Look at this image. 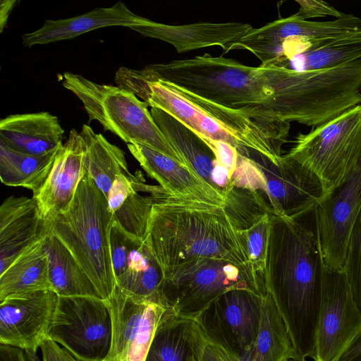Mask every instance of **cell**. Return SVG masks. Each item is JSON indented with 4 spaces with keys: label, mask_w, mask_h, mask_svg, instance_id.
<instances>
[{
    "label": "cell",
    "mask_w": 361,
    "mask_h": 361,
    "mask_svg": "<svg viewBox=\"0 0 361 361\" xmlns=\"http://www.w3.org/2000/svg\"><path fill=\"white\" fill-rule=\"evenodd\" d=\"M317 205L293 217L271 216L266 287L288 329L295 361L316 358L325 267Z\"/></svg>",
    "instance_id": "6da1fadb"
},
{
    "label": "cell",
    "mask_w": 361,
    "mask_h": 361,
    "mask_svg": "<svg viewBox=\"0 0 361 361\" xmlns=\"http://www.w3.org/2000/svg\"><path fill=\"white\" fill-rule=\"evenodd\" d=\"M145 238L164 274L197 258L228 260L254 273L243 237L221 205L153 195Z\"/></svg>",
    "instance_id": "7a4b0ae2"
},
{
    "label": "cell",
    "mask_w": 361,
    "mask_h": 361,
    "mask_svg": "<svg viewBox=\"0 0 361 361\" xmlns=\"http://www.w3.org/2000/svg\"><path fill=\"white\" fill-rule=\"evenodd\" d=\"M114 221L105 196L83 166L69 207L47 224V231L71 252L103 300L116 286L109 242Z\"/></svg>",
    "instance_id": "3957f363"
},
{
    "label": "cell",
    "mask_w": 361,
    "mask_h": 361,
    "mask_svg": "<svg viewBox=\"0 0 361 361\" xmlns=\"http://www.w3.org/2000/svg\"><path fill=\"white\" fill-rule=\"evenodd\" d=\"M61 85L82 103L90 121H97L127 144L154 149L187 167L154 123L148 104L118 86L96 83L81 75L65 72ZM188 168V167H187Z\"/></svg>",
    "instance_id": "277c9868"
},
{
    "label": "cell",
    "mask_w": 361,
    "mask_h": 361,
    "mask_svg": "<svg viewBox=\"0 0 361 361\" xmlns=\"http://www.w3.org/2000/svg\"><path fill=\"white\" fill-rule=\"evenodd\" d=\"M236 288L267 293L252 271L225 259L197 258L164 274L160 304L177 317L195 319L219 296Z\"/></svg>",
    "instance_id": "5b68a950"
},
{
    "label": "cell",
    "mask_w": 361,
    "mask_h": 361,
    "mask_svg": "<svg viewBox=\"0 0 361 361\" xmlns=\"http://www.w3.org/2000/svg\"><path fill=\"white\" fill-rule=\"evenodd\" d=\"M286 155L313 171L328 192L361 157V104L308 133H299Z\"/></svg>",
    "instance_id": "8992f818"
},
{
    "label": "cell",
    "mask_w": 361,
    "mask_h": 361,
    "mask_svg": "<svg viewBox=\"0 0 361 361\" xmlns=\"http://www.w3.org/2000/svg\"><path fill=\"white\" fill-rule=\"evenodd\" d=\"M78 361H104L111 344V321L105 300L59 296L47 334Z\"/></svg>",
    "instance_id": "52a82bcc"
},
{
    "label": "cell",
    "mask_w": 361,
    "mask_h": 361,
    "mask_svg": "<svg viewBox=\"0 0 361 361\" xmlns=\"http://www.w3.org/2000/svg\"><path fill=\"white\" fill-rule=\"evenodd\" d=\"M360 33L361 18L353 14L343 13L335 20L324 22L302 20L293 14L259 28L252 27L244 36L230 43L226 51L245 49L255 54L261 61V65L269 66L277 47L288 37L300 39L304 53Z\"/></svg>",
    "instance_id": "ba28073f"
},
{
    "label": "cell",
    "mask_w": 361,
    "mask_h": 361,
    "mask_svg": "<svg viewBox=\"0 0 361 361\" xmlns=\"http://www.w3.org/2000/svg\"><path fill=\"white\" fill-rule=\"evenodd\" d=\"M264 296L250 289L230 290L212 302L195 320L214 342L241 361H250Z\"/></svg>",
    "instance_id": "9c48e42d"
},
{
    "label": "cell",
    "mask_w": 361,
    "mask_h": 361,
    "mask_svg": "<svg viewBox=\"0 0 361 361\" xmlns=\"http://www.w3.org/2000/svg\"><path fill=\"white\" fill-rule=\"evenodd\" d=\"M360 329L361 311L343 270L325 264L314 361H335Z\"/></svg>",
    "instance_id": "30bf717a"
},
{
    "label": "cell",
    "mask_w": 361,
    "mask_h": 361,
    "mask_svg": "<svg viewBox=\"0 0 361 361\" xmlns=\"http://www.w3.org/2000/svg\"><path fill=\"white\" fill-rule=\"evenodd\" d=\"M247 158L264 177L266 198L274 215L293 217L317 205L326 193L313 171L286 154L276 164L255 152H250Z\"/></svg>",
    "instance_id": "8fae6325"
},
{
    "label": "cell",
    "mask_w": 361,
    "mask_h": 361,
    "mask_svg": "<svg viewBox=\"0 0 361 361\" xmlns=\"http://www.w3.org/2000/svg\"><path fill=\"white\" fill-rule=\"evenodd\" d=\"M59 295L42 290L9 295L0 301V344L18 348L27 361H39L37 350L47 339Z\"/></svg>",
    "instance_id": "7c38bea8"
},
{
    "label": "cell",
    "mask_w": 361,
    "mask_h": 361,
    "mask_svg": "<svg viewBox=\"0 0 361 361\" xmlns=\"http://www.w3.org/2000/svg\"><path fill=\"white\" fill-rule=\"evenodd\" d=\"M361 207V157L355 166L317 205L325 264L343 269L348 238Z\"/></svg>",
    "instance_id": "4fadbf2b"
},
{
    "label": "cell",
    "mask_w": 361,
    "mask_h": 361,
    "mask_svg": "<svg viewBox=\"0 0 361 361\" xmlns=\"http://www.w3.org/2000/svg\"><path fill=\"white\" fill-rule=\"evenodd\" d=\"M109 242L116 286L130 295L160 304L164 273L146 238L128 233L114 221Z\"/></svg>",
    "instance_id": "5bb4252c"
},
{
    "label": "cell",
    "mask_w": 361,
    "mask_h": 361,
    "mask_svg": "<svg viewBox=\"0 0 361 361\" xmlns=\"http://www.w3.org/2000/svg\"><path fill=\"white\" fill-rule=\"evenodd\" d=\"M152 118L185 166L226 198L233 185L228 171L208 145L192 130L166 112L152 107Z\"/></svg>",
    "instance_id": "9a60e30c"
},
{
    "label": "cell",
    "mask_w": 361,
    "mask_h": 361,
    "mask_svg": "<svg viewBox=\"0 0 361 361\" xmlns=\"http://www.w3.org/2000/svg\"><path fill=\"white\" fill-rule=\"evenodd\" d=\"M85 146L76 130L70 131L59 149L51 171L42 186L33 192L46 224L65 211L71 203L84 166Z\"/></svg>",
    "instance_id": "2e32d148"
},
{
    "label": "cell",
    "mask_w": 361,
    "mask_h": 361,
    "mask_svg": "<svg viewBox=\"0 0 361 361\" xmlns=\"http://www.w3.org/2000/svg\"><path fill=\"white\" fill-rule=\"evenodd\" d=\"M47 232L35 199L24 196L5 199L0 206V274Z\"/></svg>",
    "instance_id": "e0dca14e"
},
{
    "label": "cell",
    "mask_w": 361,
    "mask_h": 361,
    "mask_svg": "<svg viewBox=\"0 0 361 361\" xmlns=\"http://www.w3.org/2000/svg\"><path fill=\"white\" fill-rule=\"evenodd\" d=\"M102 192L114 221L128 233L145 238L153 195L166 191L129 171L117 175Z\"/></svg>",
    "instance_id": "ac0fdd59"
},
{
    "label": "cell",
    "mask_w": 361,
    "mask_h": 361,
    "mask_svg": "<svg viewBox=\"0 0 361 361\" xmlns=\"http://www.w3.org/2000/svg\"><path fill=\"white\" fill-rule=\"evenodd\" d=\"M145 37L164 41L178 53L212 46L223 50L228 44L247 34L252 26L243 23H196L171 25L147 18L143 23L128 27Z\"/></svg>",
    "instance_id": "d6986e66"
},
{
    "label": "cell",
    "mask_w": 361,
    "mask_h": 361,
    "mask_svg": "<svg viewBox=\"0 0 361 361\" xmlns=\"http://www.w3.org/2000/svg\"><path fill=\"white\" fill-rule=\"evenodd\" d=\"M127 147L147 173L168 193L224 206L226 198L187 167L147 146L127 144Z\"/></svg>",
    "instance_id": "ffe728a7"
},
{
    "label": "cell",
    "mask_w": 361,
    "mask_h": 361,
    "mask_svg": "<svg viewBox=\"0 0 361 361\" xmlns=\"http://www.w3.org/2000/svg\"><path fill=\"white\" fill-rule=\"evenodd\" d=\"M147 18L133 13L126 5L118 1L109 8H97L78 16L46 20L38 30L22 35L23 44L30 47L61 40L72 39L89 31L109 26H124L143 23Z\"/></svg>",
    "instance_id": "44dd1931"
},
{
    "label": "cell",
    "mask_w": 361,
    "mask_h": 361,
    "mask_svg": "<svg viewBox=\"0 0 361 361\" xmlns=\"http://www.w3.org/2000/svg\"><path fill=\"white\" fill-rule=\"evenodd\" d=\"M64 130L47 111L9 115L0 121V141L16 151L42 155L59 149Z\"/></svg>",
    "instance_id": "7402d4cb"
},
{
    "label": "cell",
    "mask_w": 361,
    "mask_h": 361,
    "mask_svg": "<svg viewBox=\"0 0 361 361\" xmlns=\"http://www.w3.org/2000/svg\"><path fill=\"white\" fill-rule=\"evenodd\" d=\"M105 301L111 316V344L104 361H126L145 312L152 301L130 295L117 286Z\"/></svg>",
    "instance_id": "603a6c76"
},
{
    "label": "cell",
    "mask_w": 361,
    "mask_h": 361,
    "mask_svg": "<svg viewBox=\"0 0 361 361\" xmlns=\"http://www.w3.org/2000/svg\"><path fill=\"white\" fill-rule=\"evenodd\" d=\"M51 290L59 296L100 298L93 283L71 252L49 232L44 238Z\"/></svg>",
    "instance_id": "cb8c5ba5"
},
{
    "label": "cell",
    "mask_w": 361,
    "mask_h": 361,
    "mask_svg": "<svg viewBox=\"0 0 361 361\" xmlns=\"http://www.w3.org/2000/svg\"><path fill=\"white\" fill-rule=\"evenodd\" d=\"M51 290L44 238L25 250L0 274V301L15 294Z\"/></svg>",
    "instance_id": "d4e9b609"
},
{
    "label": "cell",
    "mask_w": 361,
    "mask_h": 361,
    "mask_svg": "<svg viewBox=\"0 0 361 361\" xmlns=\"http://www.w3.org/2000/svg\"><path fill=\"white\" fill-rule=\"evenodd\" d=\"M192 319L176 316L166 310L154 332L145 361H196Z\"/></svg>",
    "instance_id": "484cf974"
},
{
    "label": "cell",
    "mask_w": 361,
    "mask_h": 361,
    "mask_svg": "<svg viewBox=\"0 0 361 361\" xmlns=\"http://www.w3.org/2000/svg\"><path fill=\"white\" fill-rule=\"evenodd\" d=\"M59 149L42 155L28 154L12 149L0 141L2 183L37 191L48 177Z\"/></svg>",
    "instance_id": "4316f807"
},
{
    "label": "cell",
    "mask_w": 361,
    "mask_h": 361,
    "mask_svg": "<svg viewBox=\"0 0 361 361\" xmlns=\"http://www.w3.org/2000/svg\"><path fill=\"white\" fill-rule=\"evenodd\" d=\"M295 360L286 324L271 295L264 298L260 324L250 361Z\"/></svg>",
    "instance_id": "83f0119b"
},
{
    "label": "cell",
    "mask_w": 361,
    "mask_h": 361,
    "mask_svg": "<svg viewBox=\"0 0 361 361\" xmlns=\"http://www.w3.org/2000/svg\"><path fill=\"white\" fill-rule=\"evenodd\" d=\"M361 59V33L298 54L281 67L295 71L329 68Z\"/></svg>",
    "instance_id": "f1b7e54d"
},
{
    "label": "cell",
    "mask_w": 361,
    "mask_h": 361,
    "mask_svg": "<svg viewBox=\"0 0 361 361\" xmlns=\"http://www.w3.org/2000/svg\"><path fill=\"white\" fill-rule=\"evenodd\" d=\"M238 231H245L264 214L273 212L262 192L233 186L224 206Z\"/></svg>",
    "instance_id": "f546056e"
},
{
    "label": "cell",
    "mask_w": 361,
    "mask_h": 361,
    "mask_svg": "<svg viewBox=\"0 0 361 361\" xmlns=\"http://www.w3.org/2000/svg\"><path fill=\"white\" fill-rule=\"evenodd\" d=\"M272 214H266L247 229L238 231L245 243L252 270L265 286L266 259Z\"/></svg>",
    "instance_id": "4dcf8cb0"
},
{
    "label": "cell",
    "mask_w": 361,
    "mask_h": 361,
    "mask_svg": "<svg viewBox=\"0 0 361 361\" xmlns=\"http://www.w3.org/2000/svg\"><path fill=\"white\" fill-rule=\"evenodd\" d=\"M343 270L361 311V207L350 228Z\"/></svg>",
    "instance_id": "1f68e13d"
},
{
    "label": "cell",
    "mask_w": 361,
    "mask_h": 361,
    "mask_svg": "<svg viewBox=\"0 0 361 361\" xmlns=\"http://www.w3.org/2000/svg\"><path fill=\"white\" fill-rule=\"evenodd\" d=\"M166 310L156 302L149 304L126 361H145L158 323Z\"/></svg>",
    "instance_id": "d6a6232c"
},
{
    "label": "cell",
    "mask_w": 361,
    "mask_h": 361,
    "mask_svg": "<svg viewBox=\"0 0 361 361\" xmlns=\"http://www.w3.org/2000/svg\"><path fill=\"white\" fill-rule=\"evenodd\" d=\"M192 337L196 361H241L209 338L195 319L192 324Z\"/></svg>",
    "instance_id": "836d02e7"
},
{
    "label": "cell",
    "mask_w": 361,
    "mask_h": 361,
    "mask_svg": "<svg viewBox=\"0 0 361 361\" xmlns=\"http://www.w3.org/2000/svg\"><path fill=\"white\" fill-rule=\"evenodd\" d=\"M212 149L218 162L226 169L232 176L238 162L239 153L236 148L228 142L214 140L203 135H198Z\"/></svg>",
    "instance_id": "e575fe53"
},
{
    "label": "cell",
    "mask_w": 361,
    "mask_h": 361,
    "mask_svg": "<svg viewBox=\"0 0 361 361\" xmlns=\"http://www.w3.org/2000/svg\"><path fill=\"white\" fill-rule=\"evenodd\" d=\"M296 2L299 4L300 8L295 14L302 20H307L308 18L329 16L338 18L343 13L324 1L297 0Z\"/></svg>",
    "instance_id": "d590c367"
},
{
    "label": "cell",
    "mask_w": 361,
    "mask_h": 361,
    "mask_svg": "<svg viewBox=\"0 0 361 361\" xmlns=\"http://www.w3.org/2000/svg\"><path fill=\"white\" fill-rule=\"evenodd\" d=\"M43 361H78L57 343L46 339L40 346Z\"/></svg>",
    "instance_id": "8d00e7d4"
},
{
    "label": "cell",
    "mask_w": 361,
    "mask_h": 361,
    "mask_svg": "<svg viewBox=\"0 0 361 361\" xmlns=\"http://www.w3.org/2000/svg\"><path fill=\"white\" fill-rule=\"evenodd\" d=\"M335 361H361V329Z\"/></svg>",
    "instance_id": "74e56055"
},
{
    "label": "cell",
    "mask_w": 361,
    "mask_h": 361,
    "mask_svg": "<svg viewBox=\"0 0 361 361\" xmlns=\"http://www.w3.org/2000/svg\"><path fill=\"white\" fill-rule=\"evenodd\" d=\"M0 361H27V359L23 350L0 344Z\"/></svg>",
    "instance_id": "f35d334b"
},
{
    "label": "cell",
    "mask_w": 361,
    "mask_h": 361,
    "mask_svg": "<svg viewBox=\"0 0 361 361\" xmlns=\"http://www.w3.org/2000/svg\"><path fill=\"white\" fill-rule=\"evenodd\" d=\"M16 3V1L14 0H7V1H1V6H0V24H1V32L3 31L8 18L9 16V14L11 13L15 4Z\"/></svg>",
    "instance_id": "ab89813d"
},
{
    "label": "cell",
    "mask_w": 361,
    "mask_h": 361,
    "mask_svg": "<svg viewBox=\"0 0 361 361\" xmlns=\"http://www.w3.org/2000/svg\"><path fill=\"white\" fill-rule=\"evenodd\" d=\"M293 361H295V360H293Z\"/></svg>",
    "instance_id": "60d3db41"
}]
</instances>
